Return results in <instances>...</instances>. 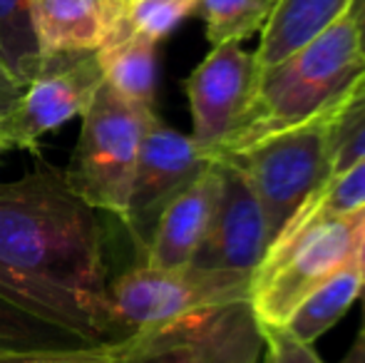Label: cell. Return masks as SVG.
Returning <instances> with one entry per match:
<instances>
[{"label": "cell", "instance_id": "cell-1", "mask_svg": "<svg viewBox=\"0 0 365 363\" xmlns=\"http://www.w3.org/2000/svg\"><path fill=\"white\" fill-rule=\"evenodd\" d=\"M0 296L90 341L120 339L100 212L38 167L0 184Z\"/></svg>", "mask_w": 365, "mask_h": 363}, {"label": "cell", "instance_id": "cell-2", "mask_svg": "<svg viewBox=\"0 0 365 363\" xmlns=\"http://www.w3.org/2000/svg\"><path fill=\"white\" fill-rule=\"evenodd\" d=\"M363 75L365 55L346 13L284 60L261 68L249 112L212 160L336 110Z\"/></svg>", "mask_w": 365, "mask_h": 363}, {"label": "cell", "instance_id": "cell-3", "mask_svg": "<svg viewBox=\"0 0 365 363\" xmlns=\"http://www.w3.org/2000/svg\"><path fill=\"white\" fill-rule=\"evenodd\" d=\"M365 209L276 237L249 279L251 311L261 326H284L296 306L331 276L358 264Z\"/></svg>", "mask_w": 365, "mask_h": 363}, {"label": "cell", "instance_id": "cell-4", "mask_svg": "<svg viewBox=\"0 0 365 363\" xmlns=\"http://www.w3.org/2000/svg\"><path fill=\"white\" fill-rule=\"evenodd\" d=\"M154 115V107L117 95L107 83L82 112L80 137L63 177L97 212H110L125 222L137 155Z\"/></svg>", "mask_w": 365, "mask_h": 363}, {"label": "cell", "instance_id": "cell-5", "mask_svg": "<svg viewBox=\"0 0 365 363\" xmlns=\"http://www.w3.org/2000/svg\"><path fill=\"white\" fill-rule=\"evenodd\" d=\"M331 117L333 110L264 137L236 155L217 157L234 162L249 180L264 209L271 242L333 177Z\"/></svg>", "mask_w": 365, "mask_h": 363}, {"label": "cell", "instance_id": "cell-6", "mask_svg": "<svg viewBox=\"0 0 365 363\" xmlns=\"http://www.w3.org/2000/svg\"><path fill=\"white\" fill-rule=\"evenodd\" d=\"M249 274L221 269L140 267L110 284V309L120 334H157L184 324L202 311L246 299Z\"/></svg>", "mask_w": 365, "mask_h": 363}, {"label": "cell", "instance_id": "cell-7", "mask_svg": "<svg viewBox=\"0 0 365 363\" xmlns=\"http://www.w3.org/2000/svg\"><path fill=\"white\" fill-rule=\"evenodd\" d=\"M105 83L97 53H65L43 60L15 105L0 117V147L38 152L48 132H55L90 107Z\"/></svg>", "mask_w": 365, "mask_h": 363}, {"label": "cell", "instance_id": "cell-8", "mask_svg": "<svg viewBox=\"0 0 365 363\" xmlns=\"http://www.w3.org/2000/svg\"><path fill=\"white\" fill-rule=\"evenodd\" d=\"M259 75L256 53L241 48V43H221L187 78L192 140L204 157L212 160L241 125L254 102Z\"/></svg>", "mask_w": 365, "mask_h": 363}, {"label": "cell", "instance_id": "cell-9", "mask_svg": "<svg viewBox=\"0 0 365 363\" xmlns=\"http://www.w3.org/2000/svg\"><path fill=\"white\" fill-rule=\"evenodd\" d=\"M209 162L212 160L202 155L192 135H182L154 115L142 137L127 199V217L122 222L137 247H147L162 209L197 180Z\"/></svg>", "mask_w": 365, "mask_h": 363}, {"label": "cell", "instance_id": "cell-10", "mask_svg": "<svg viewBox=\"0 0 365 363\" xmlns=\"http://www.w3.org/2000/svg\"><path fill=\"white\" fill-rule=\"evenodd\" d=\"M219 167V197L209 232L194 257V267L254 274L271 244L269 224L249 180L229 160Z\"/></svg>", "mask_w": 365, "mask_h": 363}, {"label": "cell", "instance_id": "cell-11", "mask_svg": "<svg viewBox=\"0 0 365 363\" xmlns=\"http://www.w3.org/2000/svg\"><path fill=\"white\" fill-rule=\"evenodd\" d=\"M217 197L219 167L212 160L197 180L162 209L152 234H149L142 264L162 269L192 264L209 232Z\"/></svg>", "mask_w": 365, "mask_h": 363}, {"label": "cell", "instance_id": "cell-12", "mask_svg": "<svg viewBox=\"0 0 365 363\" xmlns=\"http://www.w3.org/2000/svg\"><path fill=\"white\" fill-rule=\"evenodd\" d=\"M125 0H30L43 60L65 53H95L117 30Z\"/></svg>", "mask_w": 365, "mask_h": 363}, {"label": "cell", "instance_id": "cell-13", "mask_svg": "<svg viewBox=\"0 0 365 363\" xmlns=\"http://www.w3.org/2000/svg\"><path fill=\"white\" fill-rule=\"evenodd\" d=\"M194 363H261L264 331L249 301L239 299L189 321Z\"/></svg>", "mask_w": 365, "mask_h": 363}, {"label": "cell", "instance_id": "cell-14", "mask_svg": "<svg viewBox=\"0 0 365 363\" xmlns=\"http://www.w3.org/2000/svg\"><path fill=\"white\" fill-rule=\"evenodd\" d=\"M353 0H276L254 50L261 68L284 60L348 13Z\"/></svg>", "mask_w": 365, "mask_h": 363}, {"label": "cell", "instance_id": "cell-15", "mask_svg": "<svg viewBox=\"0 0 365 363\" xmlns=\"http://www.w3.org/2000/svg\"><path fill=\"white\" fill-rule=\"evenodd\" d=\"M97 53L105 83L117 95L154 107L157 95V43L117 25V30L105 40Z\"/></svg>", "mask_w": 365, "mask_h": 363}, {"label": "cell", "instance_id": "cell-16", "mask_svg": "<svg viewBox=\"0 0 365 363\" xmlns=\"http://www.w3.org/2000/svg\"><path fill=\"white\" fill-rule=\"evenodd\" d=\"M363 289V274L358 264H351L343 272L321 284L316 291L306 296L296 311L286 321V329L303 344H316L326 331H331L343 316L348 314L353 304L358 301Z\"/></svg>", "mask_w": 365, "mask_h": 363}, {"label": "cell", "instance_id": "cell-17", "mask_svg": "<svg viewBox=\"0 0 365 363\" xmlns=\"http://www.w3.org/2000/svg\"><path fill=\"white\" fill-rule=\"evenodd\" d=\"M85 344H100V341H90L75 331L50 324L0 296V356L77 349Z\"/></svg>", "mask_w": 365, "mask_h": 363}, {"label": "cell", "instance_id": "cell-18", "mask_svg": "<svg viewBox=\"0 0 365 363\" xmlns=\"http://www.w3.org/2000/svg\"><path fill=\"white\" fill-rule=\"evenodd\" d=\"M0 65L23 88L43 70L30 0H0Z\"/></svg>", "mask_w": 365, "mask_h": 363}, {"label": "cell", "instance_id": "cell-19", "mask_svg": "<svg viewBox=\"0 0 365 363\" xmlns=\"http://www.w3.org/2000/svg\"><path fill=\"white\" fill-rule=\"evenodd\" d=\"M358 209H365V157L348 165L338 175H333L321 192H316L298 209L296 217L281 229V234L311 227L323 219L343 217V214L358 212Z\"/></svg>", "mask_w": 365, "mask_h": 363}, {"label": "cell", "instance_id": "cell-20", "mask_svg": "<svg viewBox=\"0 0 365 363\" xmlns=\"http://www.w3.org/2000/svg\"><path fill=\"white\" fill-rule=\"evenodd\" d=\"M276 0H199V13L207 25V40L214 45L241 43L261 33Z\"/></svg>", "mask_w": 365, "mask_h": 363}, {"label": "cell", "instance_id": "cell-21", "mask_svg": "<svg viewBox=\"0 0 365 363\" xmlns=\"http://www.w3.org/2000/svg\"><path fill=\"white\" fill-rule=\"evenodd\" d=\"M197 8L199 0H125L120 23L159 45L189 15L197 13Z\"/></svg>", "mask_w": 365, "mask_h": 363}, {"label": "cell", "instance_id": "cell-22", "mask_svg": "<svg viewBox=\"0 0 365 363\" xmlns=\"http://www.w3.org/2000/svg\"><path fill=\"white\" fill-rule=\"evenodd\" d=\"M137 334H125L120 339L100 341V344H85L77 349L60 351H35V354L0 356V363H122L135 351Z\"/></svg>", "mask_w": 365, "mask_h": 363}, {"label": "cell", "instance_id": "cell-23", "mask_svg": "<svg viewBox=\"0 0 365 363\" xmlns=\"http://www.w3.org/2000/svg\"><path fill=\"white\" fill-rule=\"evenodd\" d=\"M333 175L365 157V100L333 110Z\"/></svg>", "mask_w": 365, "mask_h": 363}, {"label": "cell", "instance_id": "cell-24", "mask_svg": "<svg viewBox=\"0 0 365 363\" xmlns=\"http://www.w3.org/2000/svg\"><path fill=\"white\" fill-rule=\"evenodd\" d=\"M261 331H264L261 363H326L311 344L298 341L286 326H261Z\"/></svg>", "mask_w": 365, "mask_h": 363}, {"label": "cell", "instance_id": "cell-25", "mask_svg": "<svg viewBox=\"0 0 365 363\" xmlns=\"http://www.w3.org/2000/svg\"><path fill=\"white\" fill-rule=\"evenodd\" d=\"M348 15H351L353 25H356L358 43H361V50L365 55V0H353L351 8H348Z\"/></svg>", "mask_w": 365, "mask_h": 363}, {"label": "cell", "instance_id": "cell-26", "mask_svg": "<svg viewBox=\"0 0 365 363\" xmlns=\"http://www.w3.org/2000/svg\"><path fill=\"white\" fill-rule=\"evenodd\" d=\"M23 88L20 85H0V117L15 105V100L20 97Z\"/></svg>", "mask_w": 365, "mask_h": 363}, {"label": "cell", "instance_id": "cell-27", "mask_svg": "<svg viewBox=\"0 0 365 363\" xmlns=\"http://www.w3.org/2000/svg\"><path fill=\"white\" fill-rule=\"evenodd\" d=\"M341 363H365V341L356 339V344L351 346V351H348Z\"/></svg>", "mask_w": 365, "mask_h": 363}, {"label": "cell", "instance_id": "cell-28", "mask_svg": "<svg viewBox=\"0 0 365 363\" xmlns=\"http://www.w3.org/2000/svg\"><path fill=\"white\" fill-rule=\"evenodd\" d=\"M363 100H365V75H363V78H361V83H358L356 88H353L351 92H348V95H346V100H343V102H341V105H338V107H346V105H356V102H363ZM338 107H336V110H338Z\"/></svg>", "mask_w": 365, "mask_h": 363}, {"label": "cell", "instance_id": "cell-29", "mask_svg": "<svg viewBox=\"0 0 365 363\" xmlns=\"http://www.w3.org/2000/svg\"><path fill=\"white\" fill-rule=\"evenodd\" d=\"M358 269H361V274H363V281H365V224H363L361 249H358Z\"/></svg>", "mask_w": 365, "mask_h": 363}, {"label": "cell", "instance_id": "cell-30", "mask_svg": "<svg viewBox=\"0 0 365 363\" xmlns=\"http://www.w3.org/2000/svg\"><path fill=\"white\" fill-rule=\"evenodd\" d=\"M361 306H363V321H361V331H358V339H363L365 341V281H363V289H361Z\"/></svg>", "mask_w": 365, "mask_h": 363}, {"label": "cell", "instance_id": "cell-31", "mask_svg": "<svg viewBox=\"0 0 365 363\" xmlns=\"http://www.w3.org/2000/svg\"><path fill=\"white\" fill-rule=\"evenodd\" d=\"M0 85H18L13 78H10L8 73H5V68H3V65H0ZM20 88H23V85H20Z\"/></svg>", "mask_w": 365, "mask_h": 363}, {"label": "cell", "instance_id": "cell-32", "mask_svg": "<svg viewBox=\"0 0 365 363\" xmlns=\"http://www.w3.org/2000/svg\"><path fill=\"white\" fill-rule=\"evenodd\" d=\"M0 155H3V150H0Z\"/></svg>", "mask_w": 365, "mask_h": 363}, {"label": "cell", "instance_id": "cell-33", "mask_svg": "<svg viewBox=\"0 0 365 363\" xmlns=\"http://www.w3.org/2000/svg\"><path fill=\"white\" fill-rule=\"evenodd\" d=\"M0 150H3V147H0Z\"/></svg>", "mask_w": 365, "mask_h": 363}]
</instances>
